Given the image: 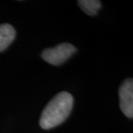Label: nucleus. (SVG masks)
Returning <instances> with one entry per match:
<instances>
[{"label": "nucleus", "instance_id": "nucleus-4", "mask_svg": "<svg viewBox=\"0 0 133 133\" xmlns=\"http://www.w3.org/2000/svg\"><path fill=\"white\" fill-rule=\"evenodd\" d=\"M16 30L9 24L0 25V52L5 50L14 40Z\"/></svg>", "mask_w": 133, "mask_h": 133}, {"label": "nucleus", "instance_id": "nucleus-3", "mask_svg": "<svg viewBox=\"0 0 133 133\" xmlns=\"http://www.w3.org/2000/svg\"><path fill=\"white\" fill-rule=\"evenodd\" d=\"M120 107L127 117L133 118V81L126 79L119 88Z\"/></svg>", "mask_w": 133, "mask_h": 133}, {"label": "nucleus", "instance_id": "nucleus-5", "mask_svg": "<svg viewBox=\"0 0 133 133\" xmlns=\"http://www.w3.org/2000/svg\"><path fill=\"white\" fill-rule=\"evenodd\" d=\"M78 4L85 14L90 16L97 14L101 7V2L98 0H80L78 1Z\"/></svg>", "mask_w": 133, "mask_h": 133}, {"label": "nucleus", "instance_id": "nucleus-1", "mask_svg": "<svg viewBox=\"0 0 133 133\" xmlns=\"http://www.w3.org/2000/svg\"><path fill=\"white\" fill-rule=\"evenodd\" d=\"M73 98L68 92L63 91L56 95L46 105L42 112L39 124L44 129H50L63 123L71 112Z\"/></svg>", "mask_w": 133, "mask_h": 133}, {"label": "nucleus", "instance_id": "nucleus-2", "mask_svg": "<svg viewBox=\"0 0 133 133\" xmlns=\"http://www.w3.org/2000/svg\"><path fill=\"white\" fill-rule=\"evenodd\" d=\"M76 52V48L69 43H62L53 48H48L43 50L42 58L52 65H60L71 57Z\"/></svg>", "mask_w": 133, "mask_h": 133}]
</instances>
